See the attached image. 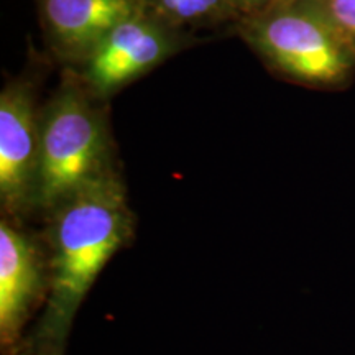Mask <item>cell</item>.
I'll return each instance as SVG.
<instances>
[{"mask_svg": "<svg viewBox=\"0 0 355 355\" xmlns=\"http://www.w3.org/2000/svg\"><path fill=\"white\" fill-rule=\"evenodd\" d=\"M50 214V296L40 336L60 345L96 278L132 235V214L112 171L83 186Z\"/></svg>", "mask_w": 355, "mask_h": 355, "instance_id": "1", "label": "cell"}, {"mask_svg": "<svg viewBox=\"0 0 355 355\" xmlns=\"http://www.w3.org/2000/svg\"><path fill=\"white\" fill-rule=\"evenodd\" d=\"M247 38L282 78L314 89H344L355 76V50L321 0H283L248 21Z\"/></svg>", "mask_w": 355, "mask_h": 355, "instance_id": "2", "label": "cell"}, {"mask_svg": "<svg viewBox=\"0 0 355 355\" xmlns=\"http://www.w3.org/2000/svg\"><path fill=\"white\" fill-rule=\"evenodd\" d=\"M110 170L109 135L99 110L78 87H66L40 119L35 206L51 212Z\"/></svg>", "mask_w": 355, "mask_h": 355, "instance_id": "3", "label": "cell"}, {"mask_svg": "<svg viewBox=\"0 0 355 355\" xmlns=\"http://www.w3.org/2000/svg\"><path fill=\"white\" fill-rule=\"evenodd\" d=\"M40 153V121L30 89L13 83L0 94V199L20 214L35 204Z\"/></svg>", "mask_w": 355, "mask_h": 355, "instance_id": "4", "label": "cell"}, {"mask_svg": "<svg viewBox=\"0 0 355 355\" xmlns=\"http://www.w3.org/2000/svg\"><path fill=\"white\" fill-rule=\"evenodd\" d=\"M175 50V37L141 10L115 26L89 53L84 78L97 94H112Z\"/></svg>", "mask_w": 355, "mask_h": 355, "instance_id": "5", "label": "cell"}, {"mask_svg": "<svg viewBox=\"0 0 355 355\" xmlns=\"http://www.w3.org/2000/svg\"><path fill=\"white\" fill-rule=\"evenodd\" d=\"M43 277L38 248L28 235L0 224V339L12 345L42 293Z\"/></svg>", "mask_w": 355, "mask_h": 355, "instance_id": "6", "label": "cell"}, {"mask_svg": "<svg viewBox=\"0 0 355 355\" xmlns=\"http://www.w3.org/2000/svg\"><path fill=\"white\" fill-rule=\"evenodd\" d=\"M141 10V0H42L44 21L58 46L83 60L115 26Z\"/></svg>", "mask_w": 355, "mask_h": 355, "instance_id": "7", "label": "cell"}, {"mask_svg": "<svg viewBox=\"0 0 355 355\" xmlns=\"http://www.w3.org/2000/svg\"><path fill=\"white\" fill-rule=\"evenodd\" d=\"M159 10L176 21H196L217 17L227 8L230 0H155Z\"/></svg>", "mask_w": 355, "mask_h": 355, "instance_id": "8", "label": "cell"}, {"mask_svg": "<svg viewBox=\"0 0 355 355\" xmlns=\"http://www.w3.org/2000/svg\"><path fill=\"white\" fill-rule=\"evenodd\" d=\"M321 3L355 50V0H321Z\"/></svg>", "mask_w": 355, "mask_h": 355, "instance_id": "9", "label": "cell"}, {"mask_svg": "<svg viewBox=\"0 0 355 355\" xmlns=\"http://www.w3.org/2000/svg\"><path fill=\"white\" fill-rule=\"evenodd\" d=\"M279 2H283V0H248L247 12H252L254 15H259V13L268 10V8L275 7Z\"/></svg>", "mask_w": 355, "mask_h": 355, "instance_id": "10", "label": "cell"}, {"mask_svg": "<svg viewBox=\"0 0 355 355\" xmlns=\"http://www.w3.org/2000/svg\"><path fill=\"white\" fill-rule=\"evenodd\" d=\"M230 3H232L234 7L242 8V10H247L248 8V0H230Z\"/></svg>", "mask_w": 355, "mask_h": 355, "instance_id": "11", "label": "cell"}]
</instances>
